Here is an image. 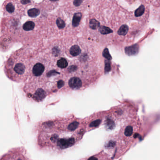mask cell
I'll return each instance as SVG.
<instances>
[{"label": "cell", "mask_w": 160, "mask_h": 160, "mask_svg": "<svg viewBox=\"0 0 160 160\" xmlns=\"http://www.w3.org/2000/svg\"><path fill=\"white\" fill-rule=\"evenodd\" d=\"M5 69L7 75L12 81L20 82L23 79L26 72V66L20 54V50L15 52L10 56Z\"/></svg>", "instance_id": "1"}, {"label": "cell", "mask_w": 160, "mask_h": 160, "mask_svg": "<svg viewBox=\"0 0 160 160\" xmlns=\"http://www.w3.org/2000/svg\"><path fill=\"white\" fill-rule=\"evenodd\" d=\"M0 160H30L24 153L18 151L14 150L4 154Z\"/></svg>", "instance_id": "2"}, {"label": "cell", "mask_w": 160, "mask_h": 160, "mask_svg": "<svg viewBox=\"0 0 160 160\" xmlns=\"http://www.w3.org/2000/svg\"><path fill=\"white\" fill-rule=\"evenodd\" d=\"M80 160H114V159L109 153H107L104 150H102L94 155Z\"/></svg>", "instance_id": "3"}, {"label": "cell", "mask_w": 160, "mask_h": 160, "mask_svg": "<svg viewBox=\"0 0 160 160\" xmlns=\"http://www.w3.org/2000/svg\"><path fill=\"white\" fill-rule=\"evenodd\" d=\"M69 85L73 89H79L82 87V82L80 79L78 77H72L69 80Z\"/></svg>", "instance_id": "4"}, {"label": "cell", "mask_w": 160, "mask_h": 160, "mask_svg": "<svg viewBox=\"0 0 160 160\" xmlns=\"http://www.w3.org/2000/svg\"><path fill=\"white\" fill-rule=\"evenodd\" d=\"M45 67L44 65L40 63H37L34 66L32 72L34 75L35 76H39L43 73Z\"/></svg>", "instance_id": "5"}, {"label": "cell", "mask_w": 160, "mask_h": 160, "mask_svg": "<svg viewBox=\"0 0 160 160\" xmlns=\"http://www.w3.org/2000/svg\"><path fill=\"white\" fill-rule=\"evenodd\" d=\"M46 96V93L44 90L41 89H37L33 94L34 99L38 101H41Z\"/></svg>", "instance_id": "6"}, {"label": "cell", "mask_w": 160, "mask_h": 160, "mask_svg": "<svg viewBox=\"0 0 160 160\" xmlns=\"http://www.w3.org/2000/svg\"><path fill=\"white\" fill-rule=\"evenodd\" d=\"M140 2L148 5L153 6L154 7L159 8L160 7V0H140Z\"/></svg>", "instance_id": "7"}, {"label": "cell", "mask_w": 160, "mask_h": 160, "mask_svg": "<svg viewBox=\"0 0 160 160\" xmlns=\"http://www.w3.org/2000/svg\"><path fill=\"white\" fill-rule=\"evenodd\" d=\"M129 27L126 24H123L119 28L118 31V34L120 36H125L129 32Z\"/></svg>", "instance_id": "8"}, {"label": "cell", "mask_w": 160, "mask_h": 160, "mask_svg": "<svg viewBox=\"0 0 160 160\" xmlns=\"http://www.w3.org/2000/svg\"><path fill=\"white\" fill-rule=\"evenodd\" d=\"M82 17V13L79 12L76 13L74 15L72 20V25L73 27H77L78 26Z\"/></svg>", "instance_id": "9"}, {"label": "cell", "mask_w": 160, "mask_h": 160, "mask_svg": "<svg viewBox=\"0 0 160 160\" xmlns=\"http://www.w3.org/2000/svg\"><path fill=\"white\" fill-rule=\"evenodd\" d=\"M35 27V24L33 21H28L23 25V28L25 31L33 30Z\"/></svg>", "instance_id": "10"}, {"label": "cell", "mask_w": 160, "mask_h": 160, "mask_svg": "<svg viewBox=\"0 0 160 160\" xmlns=\"http://www.w3.org/2000/svg\"><path fill=\"white\" fill-rule=\"evenodd\" d=\"M81 49L78 46L75 45L73 46L70 48V53L73 56H76L78 55L79 54L81 53Z\"/></svg>", "instance_id": "11"}, {"label": "cell", "mask_w": 160, "mask_h": 160, "mask_svg": "<svg viewBox=\"0 0 160 160\" xmlns=\"http://www.w3.org/2000/svg\"><path fill=\"white\" fill-rule=\"evenodd\" d=\"M99 31L103 35H105V34H108L113 33L112 30H111L110 28H108L107 27L105 26H101L99 27Z\"/></svg>", "instance_id": "12"}, {"label": "cell", "mask_w": 160, "mask_h": 160, "mask_svg": "<svg viewBox=\"0 0 160 160\" xmlns=\"http://www.w3.org/2000/svg\"><path fill=\"white\" fill-rule=\"evenodd\" d=\"M89 27L93 30H96L100 27V23L95 19H92L89 21Z\"/></svg>", "instance_id": "13"}, {"label": "cell", "mask_w": 160, "mask_h": 160, "mask_svg": "<svg viewBox=\"0 0 160 160\" xmlns=\"http://www.w3.org/2000/svg\"><path fill=\"white\" fill-rule=\"evenodd\" d=\"M40 14V10L37 8H31L28 11V14L31 17H35L39 16Z\"/></svg>", "instance_id": "14"}, {"label": "cell", "mask_w": 160, "mask_h": 160, "mask_svg": "<svg viewBox=\"0 0 160 160\" xmlns=\"http://www.w3.org/2000/svg\"><path fill=\"white\" fill-rule=\"evenodd\" d=\"M57 64L60 68L64 69L67 66L68 63L66 59H64V58H61L57 62Z\"/></svg>", "instance_id": "15"}, {"label": "cell", "mask_w": 160, "mask_h": 160, "mask_svg": "<svg viewBox=\"0 0 160 160\" xmlns=\"http://www.w3.org/2000/svg\"><path fill=\"white\" fill-rule=\"evenodd\" d=\"M105 125L108 129H113L115 126L114 122L111 119H107L105 122Z\"/></svg>", "instance_id": "16"}, {"label": "cell", "mask_w": 160, "mask_h": 160, "mask_svg": "<svg viewBox=\"0 0 160 160\" xmlns=\"http://www.w3.org/2000/svg\"><path fill=\"white\" fill-rule=\"evenodd\" d=\"M56 24L59 29H63L65 27V23L62 18H58L56 20Z\"/></svg>", "instance_id": "17"}, {"label": "cell", "mask_w": 160, "mask_h": 160, "mask_svg": "<svg viewBox=\"0 0 160 160\" xmlns=\"http://www.w3.org/2000/svg\"><path fill=\"white\" fill-rule=\"evenodd\" d=\"M101 123V120H100V119H97V120H96V121L92 122L91 123L89 124V127L91 128L96 127H98V126L100 125Z\"/></svg>", "instance_id": "18"}, {"label": "cell", "mask_w": 160, "mask_h": 160, "mask_svg": "<svg viewBox=\"0 0 160 160\" xmlns=\"http://www.w3.org/2000/svg\"><path fill=\"white\" fill-rule=\"evenodd\" d=\"M6 9L8 13H12L14 11V6L13 5L12 3H10L8 4L7 6H6Z\"/></svg>", "instance_id": "19"}, {"label": "cell", "mask_w": 160, "mask_h": 160, "mask_svg": "<svg viewBox=\"0 0 160 160\" xmlns=\"http://www.w3.org/2000/svg\"><path fill=\"white\" fill-rule=\"evenodd\" d=\"M103 54V56L105 57V58H106L107 60H110L112 59V57H111V55L109 54L108 49L107 48H105L104 50Z\"/></svg>", "instance_id": "20"}, {"label": "cell", "mask_w": 160, "mask_h": 160, "mask_svg": "<svg viewBox=\"0 0 160 160\" xmlns=\"http://www.w3.org/2000/svg\"><path fill=\"white\" fill-rule=\"evenodd\" d=\"M82 2V0H74L73 3L76 7H78L81 5Z\"/></svg>", "instance_id": "21"}, {"label": "cell", "mask_w": 160, "mask_h": 160, "mask_svg": "<svg viewBox=\"0 0 160 160\" xmlns=\"http://www.w3.org/2000/svg\"><path fill=\"white\" fill-rule=\"evenodd\" d=\"M64 85V82L63 81H62V80H60L58 82V84H57V86H58V88L60 89V88H62V87H63Z\"/></svg>", "instance_id": "22"}, {"label": "cell", "mask_w": 160, "mask_h": 160, "mask_svg": "<svg viewBox=\"0 0 160 160\" xmlns=\"http://www.w3.org/2000/svg\"><path fill=\"white\" fill-rule=\"evenodd\" d=\"M110 64H109V63H106V66H105V71H107V72H108L110 70Z\"/></svg>", "instance_id": "23"}, {"label": "cell", "mask_w": 160, "mask_h": 160, "mask_svg": "<svg viewBox=\"0 0 160 160\" xmlns=\"http://www.w3.org/2000/svg\"><path fill=\"white\" fill-rule=\"evenodd\" d=\"M30 2V0H22V3H28Z\"/></svg>", "instance_id": "24"}, {"label": "cell", "mask_w": 160, "mask_h": 160, "mask_svg": "<svg viewBox=\"0 0 160 160\" xmlns=\"http://www.w3.org/2000/svg\"><path fill=\"white\" fill-rule=\"evenodd\" d=\"M50 1H59V0H50Z\"/></svg>", "instance_id": "25"}]
</instances>
